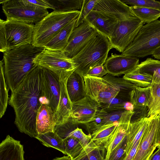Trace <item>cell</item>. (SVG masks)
<instances>
[{"label": "cell", "mask_w": 160, "mask_h": 160, "mask_svg": "<svg viewBox=\"0 0 160 160\" xmlns=\"http://www.w3.org/2000/svg\"><path fill=\"white\" fill-rule=\"evenodd\" d=\"M72 118L77 124L84 125L94 117L100 108L99 104L87 97L72 103Z\"/></svg>", "instance_id": "cell-16"}, {"label": "cell", "mask_w": 160, "mask_h": 160, "mask_svg": "<svg viewBox=\"0 0 160 160\" xmlns=\"http://www.w3.org/2000/svg\"><path fill=\"white\" fill-rule=\"evenodd\" d=\"M54 113L45 101H42L36 117V127L38 134L53 131L56 125Z\"/></svg>", "instance_id": "cell-21"}, {"label": "cell", "mask_w": 160, "mask_h": 160, "mask_svg": "<svg viewBox=\"0 0 160 160\" xmlns=\"http://www.w3.org/2000/svg\"><path fill=\"white\" fill-rule=\"evenodd\" d=\"M71 74L62 73L59 75L60 99L57 110L54 113L56 124H61L66 122L72 116V103L69 97L66 87L67 79Z\"/></svg>", "instance_id": "cell-17"}, {"label": "cell", "mask_w": 160, "mask_h": 160, "mask_svg": "<svg viewBox=\"0 0 160 160\" xmlns=\"http://www.w3.org/2000/svg\"><path fill=\"white\" fill-rule=\"evenodd\" d=\"M130 102L133 108L150 106L151 99L150 86L145 88L135 86L129 94Z\"/></svg>", "instance_id": "cell-25"}, {"label": "cell", "mask_w": 160, "mask_h": 160, "mask_svg": "<svg viewBox=\"0 0 160 160\" xmlns=\"http://www.w3.org/2000/svg\"><path fill=\"white\" fill-rule=\"evenodd\" d=\"M148 110V107H141L133 108L134 113L131 118L133 119L131 120V122L147 117Z\"/></svg>", "instance_id": "cell-43"}, {"label": "cell", "mask_w": 160, "mask_h": 160, "mask_svg": "<svg viewBox=\"0 0 160 160\" xmlns=\"http://www.w3.org/2000/svg\"><path fill=\"white\" fill-rule=\"evenodd\" d=\"M80 11H53L34 25L32 44L43 48L62 29L77 18Z\"/></svg>", "instance_id": "cell-5"}, {"label": "cell", "mask_w": 160, "mask_h": 160, "mask_svg": "<svg viewBox=\"0 0 160 160\" xmlns=\"http://www.w3.org/2000/svg\"><path fill=\"white\" fill-rule=\"evenodd\" d=\"M7 1V0H0V3L3 4V3L6 2Z\"/></svg>", "instance_id": "cell-50"}, {"label": "cell", "mask_w": 160, "mask_h": 160, "mask_svg": "<svg viewBox=\"0 0 160 160\" xmlns=\"http://www.w3.org/2000/svg\"><path fill=\"white\" fill-rule=\"evenodd\" d=\"M42 68L43 99H44L46 103L55 113L57 110L60 99V77L49 69L43 67Z\"/></svg>", "instance_id": "cell-13"}, {"label": "cell", "mask_w": 160, "mask_h": 160, "mask_svg": "<svg viewBox=\"0 0 160 160\" xmlns=\"http://www.w3.org/2000/svg\"><path fill=\"white\" fill-rule=\"evenodd\" d=\"M100 108L108 112L118 110H133L132 106L128 101L117 97L111 98L107 102L100 104Z\"/></svg>", "instance_id": "cell-34"}, {"label": "cell", "mask_w": 160, "mask_h": 160, "mask_svg": "<svg viewBox=\"0 0 160 160\" xmlns=\"http://www.w3.org/2000/svg\"><path fill=\"white\" fill-rule=\"evenodd\" d=\"M107 74L108 73L104 65H100L92 68L89 71L86 75L98 78H102Z\"/></svg>", "instance_id": "cell-44"}, {"label": "cell", "mask_w": 160, "mask_h": 160, "mask_svg": "<svg viewBox=\"0 0 160 160\" xmlns=\"http://www.w3.org/2000/svg\"><path fill=\"white\" fill-rule=\"evenodd\" d=\"M134 70L152 76V83H160V60L147 58L141 62Z\"/></svg>", "instance_id": "cell-26"}, {"label": "cell", "mask_w": 160, "mask_h": 160, "mask_svg": "<svg viewBox=\"0 0 160 160\" xmlns=\"http://www.w3.org/2000/svg\"><path fill=\"white\" fill-rule=\"evenodd\" d=\"M29 2L36 4L40 7L44 8L47 9L50 8L52 9L51 5L47 0H28Z\"/></svg>", "instance_id": "cell-45"}, {"label": "cell", "mask_w": 160, "mask_h": 160, "mask_svg": "<svg viewBox=\"0 0 160 160\" xmlns=\"http://www.w3.org/2000/svg\"><path fill=\"white\" fill-rule=\"evenodd\" d=\"M158 149L153 152L148 160H160V147H158Z\"/></svg>", "instance_id": "cell-47"}, {"label": "cell", "mask_w": 160, "mask_h": 160, "mask_svg": "<svg viewBox=\"0 0 160 160\" xmlns=\"http://www.w3.org/2000/svg\"><path fill=\"white\" fill-rule=\"evenodd\" d=\"M0 118H1L6 111L8 100V89L5 77L4 63L2 60L0 62Z\"/></svg>", "instance_id": "cell-33"}, {"label": "cell", "mask_w": 160, "mask_h": 160, "mask_svg": "<svg viewBox=\"0 0 160 160\" xmlns=\"http://www.w3.org/2000/svg\"><path fill=\"white\" fill-rule=\"evenodd\" d=\"M69 136L76 139L84 148L88 144L92 139L91 134H86L81 129L78 127L69 133L68 137Z\"/></svg>", "instance_id": "cell-42"}, {"label": "cell", "mask_w": 160, "mask_h": 160, "mask_svg": "<svg viewBox=\"0 0 160 160\" xmlns=\"http://www.w3.org/2000/svg\"><path fill=\"white\" fill-rule=\"evenodd\" d=\"M2 9L6 19L31 24H36L49 14L47 9L28 0H7L2 4Z\"/></svg>", "instance_id": "cell-8"}, {"label": "cell", "mask_w": 160, "mask_h": 160, "mask_svg": "<svg viewBox=\"0 0 160 160\" xmlns=\"http://www.w3.org/2000/svg\"><path fill=\"white\" fill-rule=\"evenodd\" d=\"M156 142L158 147H160V114H158V122L156 135Z\"/></svg>", "instance_id": "cell-46"}, {"label": "cell", "mask_w": 160, "mask_h": 160, "mask_svg": "<svg viewBox=\"0 0 160 160\" xmlns=\"http://www.w3.org/2000/svg\"><path fill=\"white\" fill-rule=\"evenodd\" d=\"M63 141L67 155L69 156L72 160L77 157L84 148L78 140L72 137H68Z\"/></svg>", "instance_id": "cell-36"}, {"label": "cell", "mask_w": 160, "mask_h": 160, "mask_svg": "<svg viewBox=\"0 0 160 160\" xmlns=\"http://www.w3.org/2000/svg\"><path fill=\"white\" fill-rule=\"evenodd\" d=\"M111 49L109 39L98 33L71 59L77 66L75 71L84 77L92 68L103 65Z\"/></svg>", "instance_id": "cell-4"}, {"label": "cell", "mask_w": 160, "mask_h": 160, "mask_svg": "<svg viewBox=\"0 0 160 160\" xmlns=\"http://www.w3.org/2000/svg\"><path fill=\"white\" fill-rule=\"evenodd\" d=\"M20 141L8 135L0 144V160H24Z\"/></svg>", "instance_id": "cell-20"}, {"label": "cell", "mask_w": 160, "mask_h": 160, "mask_svg": "<svg viewBox=\"0 0 160 160\" xmlns=\"http://www.w3.org/2000/svg\"><path fill=\"white\" fill-rule=\"evenodd\" d=\"M133 113V110H125L122 113L115 131L103 146L104 148L107 150L106 154L109 153L115 148L126 136Z\"/></svg>", "instance_id": "cell-19"}, {"label": "cell", "mask_w": 160, "mask_h": 160, "mask_svg": "<svg viewBox=\"0 0 160 160\" xmlns=\"http://www.w3.org/2000/svg\"><path fill=\"white\" fill-rule=\"evenodd\" d=\"M66 87L72 103L80 100L86 97L84 77L75 71L68 78Z\"/></svg>", "instance_id": "cell-23"}, {"label": "cell", "mask_w": 160, "mask_h": 160, "mask_svg": "<svg viewBox=\"0 0 160 160\" xmlns=\"http://www.w3.org/2000/svg\"><path fill=\"white\" fill-rule=\"evenodd\" d=\"M77 124L71 117L64 122L56 124L54 128L53 132L64 140L68 136L71 132L78 128Z\"/></svg>", "instance_id": "cell-37"}, {"label": "cell", "mask_w": 160, "mask_h": 160, "mask_svg": "<svg viewBox=\"0 0 160 160\" xmlns=\"http://www.w3.org/2000/svg\"><path fill=\"white\" fill-rule=\"evenodd\" d=\"M152 55L155 58L160 60V47L154 52Z\"/></svg>", "instance_id": "cell-48"}, {"label": "cell", "mask_w": 160, "mask_h": 160, "mask_svg": "<svg viewBox=\"0 0 160 160\" xmlns=\"http://www.w3.org/2000/svg\"><path fill=\"white\" fill-rule=\"evenodd\" d=\"M160 47V20L143 25L132 42L122 53L123 56L144 58Z\"/></svg>", "instance_id": "cell-6"}, {"label": "cell", "mask_w": 160, "mask_h": 160, "mask_svg": "<svg viewBox=\"0 0 160 160\" xmlns=\"http://www.w3.org/2000/svg\"><path fill=\"white\" fill-rule=\"evenodd\" d=\"M98 33L97 30L85 20L72 31L68 43L63 50L66 56L72 59Z\"/></svg>", "instance_id": "cell-11"}, {"label": "cell", "mask_w": 160, "mask_h": 160, "mask_svg": "<svg viewBox=\"0 0 160 160\" xmlns=\"http://www.w3.org/2000/svg\"><path fill=\"white\" fill-rule=\"evenodd\" d=\"M105 149L103 147L97 146L91 140L80 153L72 160H104L102 153Z\"/></svg>", "instance_id": "cell-29"}, {"label": "cell", "mask_w": 160, "mask_h": 160, "mask_svg": "<svg viewBox=\"0 0 160 160\" xmlns=\"http://www.w3.org/2000/svg\"><path fill=\"white\" fill-rule=\"evenodd\" d=\"M118 124V121L103 126L91 134L92 140L98 146H102L108 142Z\"/></svg>", "instance_id": "cell-27"}, {"label": "cell", "mask_w": 160, "mask_h": 160, "mask_svg": "<svg viewBox=\"0 0 160 160\" xmlns=\"http://www.w3.org/2000/svg\"><path fill=\"white\" fill-rule=\"evenodd\" d=\"M43 49L34 46L32 44H27L3 53L5 77L11 92L37 66L34 60Z\"/></svg>", "instance_id": "cell-2"}, {"label": "cell", "mask_w": 160, "mask_h": 160, "mask_svg": "<svg viewBox=\"0 0 160 160\" xmlns=\"http://www.w3.org/2000/svg\"><path fill=\"white\" fill-rule=\"evenodd\" d=\"M34 25L14 20L0 19V51L2 52L32 44Z\"/></svg>", "instance_id": "cell-7"}, {"label": "cell", "mask_w": 160, "mask_h": 160, "mask_svg": "<svg viewBox=\"0 0 160 160\" xmlns=\"http://www.w3.org/2000/svg\"><path fill=\"white\" fill-rule=\"evenodd\" d=\"M150 86L152 99L148 107V118L158 114L160 112V83H152Z\"/></svg>", "instance_id": "cell-35"}, {"label": "cell", "mask_w": 160, "mask_h": 160, "mask_svg": "<svg viewBox=\"0 0 160 160\" xmlns=\"http://www.w3.org/2000/svg\"><path fill=\"white\" fill-rule=\"evenodd\" d=\"M52 160H72V159L69 156L67 155L61 157H57Z\"/></svg>", "instance_id": "cell-49"}, {"label": "cell", "mask_w": 160, "mask_h": 160, "mask_svg": "<svg viewBox=\"0 0 160 160\" xmlns=\"http://www.w3.org/2000/svg\"><path fill=\"white\" fill-rule=\"evenodd\" d=\"M36 138L43 145L56 149L67 155L63 140L53 131L39 134Z\"/></svg>", "instance_id": "cell-28"}, {"label": "cell", "mask_w": 160, "mask_h": 160, "mask_svg": "<svg viewBox=\"0 0 160 160\" xmlns=\"http://www.w3.org/2000/svg\"><path fill=\"white\" fill-rule=\"evenodd\" d=\"M85 20L93 27L98 33L105 36L109 39L118 23L101 13L94 10L89 14Z\"/></svg>", "instance_id": "cell-18"}, {"label": "cell", "mask_w": 160, "mask_h": 160, "mask_svg": "<svg viewBox=\"0 0 160 160\" xmlns=\"http://www.w3.org/2000/svg\"><path fill=\"white\" fill-rule=\"evenodd\" d=\"M144 24L137 17L118 22L109 39L112 48L122 52L133 41Z\"/></svg>", "instance_id": "cell-10"}, {"label": "cell", "mask_w": 160, "mask_h": 160, "mask_svg": "<svg viewBox=\"0 0 160 160\" xmlns=\"http://www.w3.org/2000/svg\"><path fill=\"white\" fill-rule=\"evenodd\" d=\"M158 114L149 117V120L133 160H148L157 146L156 135Z\"/></svg>", "instance_id": "cell-12"}, {"label": "cell", "mask_w": 160, "mask_h": 160, "mask_svg": "<svg viewBox=\"0 0 160 160\" xmlns=\"http://www.w3.org/2000/svg\"><path fill=\"white\" fill-rule=\"evenodd\" d=\"M77 18L73 20L60 30L44 46V48L53 50L63 51L69 37L76 27Z\"/></svg>", "instance_id": "cell-24"}, {"label": "cell", "mask_w": 160, "mask_h": 160, "mask_svg": "<svg viewBox=\"0 0 160 160\" xmlns=\"http://www.w3.org/2000/svg\"><path fill=\"white\" fill-rule=\"evenodd\" d=\"M98 0H83L80 13L77 18L76 27L83 22L89 14L93 10Z\"/></svg>", "instance_id": "cell-40"}, {"label": "cell", "mask_w": 160, "mask_h": 160, "mask_svg": "<svg viewBox=\"0 0 160 160\" xmlns=\"http://www.w3.org/2000/svg\"><path fill=\"white\" fill-rule=\"evenodd\" d=\"M126 4L160 10V2L154 0H121Z\"/></svg>", "instance_id": "cell-41"}, {"label": "cell", "mask_w": 160, "mask_h": 160, "mask_svg": "<svg viewBox=\"0 0 160 160\" xmlns=\"http://www.w3.org/2000/svg\"><path fill=\"white\" fill-rule=\"evenodd\" d=\"M107 113V112L100 108L94 117L85 124L89 134H91L101 127L102 122Z\"/></svg>", "instance_id": "cell-39"}, {"label": "cell", "mask_w": 160, "mask_h": 160, "mask_svg": "<svg viewBox=\"0 0 160 160\" xmlns=\"http://www.w3.org/2000/svg\"><path fill=\"white\" fill-rule=\"evenodd\" d=\"M136 86L145 88L150 86L152 83V76L145 73H141L133 70L124 74L122 78Z\"/></svg>", "instance_id": "cell-32"}, {"label": "cell", "mask_w": 160, "mask_h": 160, "mask_svg": "<svg viewBox=\"0 0 160 160\" xmlns=\"http://www.w3.org/2000/svg\"><path fill=\"white\" fill-rule=\"evenodd\" d=\"M126 135L118 145L110 152L106 154L104 160H123L125 155Z\"/></svg>", "instance_id": "cell-38"}, {"label": "cell", "mask_w": 160, "mask_h": 160, "mask_svg": "<svg viewBox=\"0 0 160 160\" xmlns=\"http://www.w3.org/2000/svg\"><path fill=\"white\" fill-rule=\"evenodd\" d=\"M93 10L98 12L118 22L136 17L129 7L121 0H98Z\"/></svg>", "instance_id": "cell-14"}, {"label": "cell", "mask_w": 160, "mask_h": 160, "mask_svg": "<svg viewBox=\"0 0 160 160\" xmlns=\"http://www.w3.org/2000/svg\"><path fill=\"white\" fill-rule=\"evenodd\" d=\"M139 64L138 58L112 54L104 66L108 74L113 76L125 74L133 71Z\"/></svg>", "instance_id": "cell-15"}, {"label": "cell", "mask_w": 160, "mask_h": 160, "mask_svg": "<svg viewBox=\"0 0 160 160\" xmlns=\"http://www.w3.org/2000/svg\"><path fill=\"white\" fill-rule=\"evenodd\" d=\"M51 4L53 11L68 12L80 11L83 0H47Z\"/></svg>", "instance_id": "cell-30"}, {"label": "cell", "mask_w": 160, "mask_h": 160, "mask_svg": "<svg viewBox=\"0 0 160 160\" xmlns=\"http://www.w3.org/2000/svg\"><path fill=\"white\" fill-rule=\"evenodd\" d=\"M160 114V112H159V113L158 114Z\"/></svg>", "instance_id": "cell-51"}, {"label": "cell", "mask_w": 160, "mask_h": 160, "mask_svg": "<svg viewBox=\"0 0 160 160\" xmlns=\"http://www.w3.org/2000/svg\"><path fill=\"white\" fill-rule=\"evenodd\" d=\"M84 79L86 97L99 104L117 97L121 91L129 94L136 86L108 73L102 78L86 75Z\"/></svg>", "instance_id": "cell-3"}, {"label": "cell", "mask_w": 160, "mask_h": 160, "mask_svg": "<svg viewBox=\"0 0 160 160\" xmlns=\"http://www.w3.org/2000/svg\"><path fill=\"white\" fill-rule=\"evenodd\" d=\"M43 98L42 68L37 65L11 92L9 101L14 111L17 128L32 138H36L38 135L36 117Z\"/></svg>", "instance_id": "cell-1"}, {"label": "cell", "mask_w": 160, "mask_h": 160, "mask_svg": "<svg viewBox=\"0 0 160 160\" xmlns=\"http://www.w3.org/2000/svg\"><path fill=\"white\" fill-rule=\"evenodd\" d=\"M129 8L134 15L144 23L158 20L160 17V10L131 6Z\"/></svg>", "instance_id": "cell-31"}, {"label": "cell", "mask_w": 160, "mask_h": 160, "mask_svg": "<svg viewBox=\"0 0 160 160\" xmlns=\"http://www.w3.org/2000/svg\"><path fill=\"white\" fill-rule=\"evenodd\" d=\"M149 120V117H146L130 123L126 133L125 156L142 138Z\"/></svg>", "instance_id": "cell-22"}, {"label": "cell", "mask_w": 160, "mask_h": 160, "mask_svg": "<svg viewBox=\"0 0 160 160\" xmlns=\"http://www.w3.org/2000/svg\"><path fill=\"white\" fill-rule=\"evenodd\" d=\"M34 62L36 65L49 69L59 76L62 73L71 74L77 68L63 51L44 48L35 58Z\"/></svg>", "instance_id": "cell-9"}]
</instances>
